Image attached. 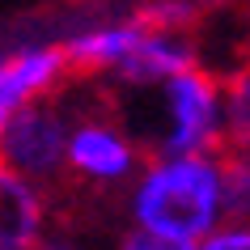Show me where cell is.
Returning <instances> with one entry per match:
<instances>
[{"mask_svg": "<svg viewBox=\"0 0 250 250\" xmlns=\"http://www.w3.org/2000/svg\"><path fill=\"white\" fill-rule=\"evenodd\" d=\"M127 225L178 242H199L229 216L221 153H153L127 183Z\"/></svg>", "mask_w": 250, "mask_h": 250, "instance_id": "1", "label": "cell"}, {"mask_svg": "<svg viewBox=\"0 0 250 250\" xmlns=\"http://www.w3.org/2000/svg\"><path fill=\"white\" fill-rule=\"evenodd\" d=\"M153 153H221L229 145L225 81L204 64L153 85Z\"/></svg>", "mask_w": 250, "mask_h": 250, "instance_id": "2", "label": "cell"}, {"mask_svg": "<svg viewBox=\"0 0 250 250\" xmlns=\"http://www.w3.org/2000/svg\"><path fill=\"white\" fill-rule=\"evenodd\" d=\"M145 161L140 136L106 110H72L64 174L85 187H127Z\"/></svg>", "mask_w": 250, "mask_h": 250, "instance_id": "3", "label": "cell"}, {"mask_svg": "<svg viewBox=\"0 0 250 250\" xmlns=\"http://www.w3.org/2000/svg\"><path fill=\"white\" fill-rule=\"evenodd\" d=\"M68 127H72V110L55 93L17 106L0 127V161H9L13 170L39 183H55L68 157Z\"/></svg>", "mask_w": 250, "mask_h": 250, "instance_id": "4", "label": "cell"}, {"mask_svg": "<svg viewBox=\"0 0 250 250\" xmlns=\"http://www.w3.org/2000/svg\"><path fill=\"white\" fill-rule=\"evenodd\" d=\"M68 55L60 42H26L0 55V115L9 119L17 106L60 93L68 81Z\"/></svg>", "mask_w": 250, "mask_h": 250, "instance_id": "5", "label": "cell"}, {"mask_svg": "<svg viewBox=\"0 0 250 250\" xmlns=\"http://www.w3.org/2000/svg\"><path fill=\"white\" fill-rule=\"evenodd\" d=\"M191 64H199V47L191 42L187 30H166V26L145 21L132 51L110 72V81H119L123 89H153V85H161L166 77H174Z\"/></svg>", "mask_w": 250, "mask_h": 250, "instance_id": "6", "label": "cell"}, {"mask_svg": "<svg viewBox=\"0 0 250 250\" xmlns=\"http://www.w3.org/2000/svg\"><path fill=\"white\" fill-rule=\"evenodd\" d=\"M47 233H51L47 183L0 161V250H30Z\"/></svg>", "mask_w": 250, "mask_h": 250, "instance_id": "7", "label": "cell"}, {"mask_svg": "<svg viewBox=\"0 0 250 250\" xmlns=\"http://www.w3.org/2000/svg\"><path fill=\"white\" fill-rule=\"evenodd\" d=\"M145 30V17H102V21H85V26L68 30V39L60 42L68 55V68L72 72H98V77H110L119 68V60L132 51L136 34Z\"/></svg>", "mask_w": 250, "mask_h": 250, "instance_id": "8", "label": "cell"}, {"mask_svg": "<svg viewBox=\"0 0 250 250\" xmlns=\"http://www.w3.org/2000/svg\"><path fill=\"white\" fill-rule=\"evenodd\" d=\"M225 166V208L229 216H250V145H229L221 148Z\"/></svg>", "mask_w": 250, "mask_h": 250, "instance_id": "9", "label": "cell"}, {"mask_svg": "<svg viewBox=\"0 0 250 250\" xmlns=\"http://www.w3.org/2000/svg\"><path fill=\"white\" fill-rule=\"evenodd\" d=\"M225 119H229V140L250 145V60L233 68L225 81Z\"/></svg>", "mask_w": 250, "mask_h": 250, "instance_id": "10", "label": "cell"}, {"mask_svg": "<svg viewBox=\"0 0 250 250\" xmlns=\"http://www.w3.org/2000/svg\"><path fill=\"white\" fill-rule=\"evenodd\" d=\"M195 250H250V216H225L212 233L195 242Z\"/></svg>", "mask_w": 250, "mask_h": 250, "instance_id": "11", "label": "cell"}, {"mask_svg": "<svg viewBox=\"0 0 250 250\" xmlns=\"http://www.w3.org/2000/svg\"><path fill=\"white\" fill-rule=\"evenodd\" d=\"M115 250H195V242H178V237H161L148 233V229H127V233L115 242Z\"/></svg>", "mask_w": 250, "mask_h": 250, "instance_id": "12", "label": "cell"}, {"mask_svg": "<svg viewBox=\"0 0 250 250\" xmlns=\"http://www.w3.org/2000/svg\"><path fill=\"white\" fill-rule=\"evenodd\" d=\"M30 250H85V246H77V242H68V237H39V242H34V246Z\"/></svg>", "mask_w": 250, "mask_h": 250, "instance_id": "13", "label": "cell"}]
</instances>
